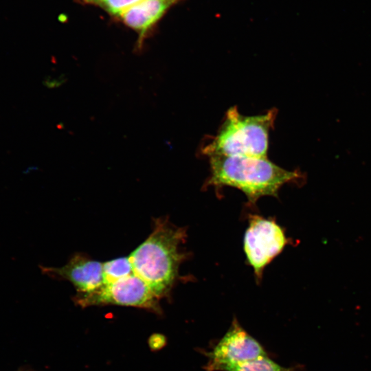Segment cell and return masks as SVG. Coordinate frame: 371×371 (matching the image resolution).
Returning <instances> with one entry per match:
<instances>
[{
    "instance_id": "cell-1",
    "label": "cell",
    "mask_w": 371,
    "mask_h": 371,
    "mask_svg": "<svg viewBox=\"0 0 371 371\" xmlns=\"http://www.w3.org/2000/svg\"><path fill=\"white\" fill-rule=\"evenodd\" d=\"M186 238V228L167 217L155 218L150 234L128 256L133 273L159 300L170 294L179 279L180 265L188 256L181 248Z\"/></svg>"
},
{
    "instance_id": "cell-2",
    "label": "cell",
    "mask_w": 371,
    "mask_h": 371,
    "mask_svg": "<svg viewBox=\"0 0 371 371\" xmlns=\"http://www.w3.org/2000/svg\"><path fill=\"white\" fill-rule=\"evenodd\" d=\"M209 158L210 175L204 186L237 188L245 194L251 205L262 196L278 197L280 189L286 183H299L304 179L298 170H286L267 157L213 155Z\"/></svg>"
},
{
    "instance_id": "cell-3",
    "label": "cell",
    "mask_w": 371,
    "mask_h": 371,
    "mask_svg": "<svg viewBox=\"0 0 371 371\" xmlns=\"http://www.w3.org/2000/svg\"><path fill=\"white\" fill-rule=\"evenodd\" d=\"M277 111L246 116L236 106L229 109L216 135L202 149L207 157L213 155L267 157L269 131Z\"/></svg>"
},
{
    "instance_id": "cell-4",
    "label": "cell",
    "mask_w": 371,
    "mask_h": 371,
    "mask_svg": "<svg viewBox=\"0 0 371 371\" xmlns=\"http://www.w3.org/2000/svg\"><path fill=\"white\" fill-rule=\"evenodd\" d=\"M243 238L246 260L260 282L265 267L289 245L284 229L273 218L257 214L249 215Z\"/></svg>"
},
{
    "instance_id": "cell-5",
    "label": "cell",
    "mask_w": 371,
    "mask_h": 371,
    "mask_svg": "<svg viewBox=\"0 0 371 371\" xmlns=\"http://www.w3.org/2000/svg\"><path fill=\"white\" fill-rule=\"evenodd\" d=\"M77 302L89 305H120L157 311L158 297L149 286L134 273L113 283L103 284L96 291L77 294Z\"/></svg>"
},
{
    "instance_id": "cell-6",
    "label": "cell",
    "mask_w": 371,
    "mask_h": 371,
    "mask_svg": "<svg viewBox=\"0 0 371 371\" xmlns=\"http://www.w3.org/2000/svg\"><path fill=\"white\" fill-rule=\"evenodd\" d=\"M267 356L262 345L234 318L230 327L207 353L206 371H223L227 366Z\"/></svg>"
},
{
    "instance_id": "cell-7",
    "label": "cell",
    "mask_w": 371,
    "mask_h": 371,
    "mask_svg": "<svg viewBox=\"0 0 371 371\" xmlns=\"http://www.w3.org/2000/svg\"><path fill=\"white\" fill-rule=\"evenodd\" d=\"M102 267L103 262L76 253L63 267H41V269L50 277L69 281L78 294H87L103 285Z\"/></svg>"
},
{
    "instance_id": "cell-8",
    "label": "cell",
    "mask_w": 371,
    "mask_h": 371,
    "mask_svg": "<svg viewBox=\"0 0 371 371\" xmlns=\"http://www.w3.org/2000/svg\"><path fill=\"white\" fill-rule=\"evenodd\" d=\"M183 0H142L120 17L123 23L139 34L137 48L141 49L152 27L173 5Z\"/></svg>"
},
{
    "instance_id": "cell-9",
    "label": "cell",
    "mask_w": 371,
    "mask_h": 371,
    "mask_svg": "<svg viewBox=\"0 0 371 371\" xmlns=\"http://www.w3.org/2000/svg\"><path fill=\"white\" fill-rule=\"evenodd\" d=\"M103 284L113 283L133 273L129 256L120 257L103 262Z\"/></svg>"
},
{
    "instance_id": "cell-10",
    "label": "cell",
    "mask_w": 371,
    "mask_h": 371,
    "mask_svg": "<svg viewBox=\"0 0 371 371\" xmlns=\"http://www.w3.org/2000/svg\"><path fill=\"white\" fill-rule=\"evenodd\" d=\"M223 371H295V368L283 367L269 359L268 356H262L227 366Z\"/></svg>"
},
{
    "instance_id": "cell-11",
    "label": "cell",
    "mask_w": 371,
    "mask_h": 371,
    "mask_svg": "<svg viewBox=\"0 0 371 371\" xmlns=\"http://www.w3.org/2000/svg\"><path fill=\"white\" fill-rule=\"evenodd\" d=\"M85 3L97 5L110 14L120 16L142 0H82Z\"/></svg>"
},
{
    "instance_id": "cell-12",
    "label": "cell",
    "mask_w": 371,
    "mask_h": 371,
    "mask_svg": "<svg viewBox=\"0 0 371 371\" xmlns=\"http://www.w3.org/2000/svg\"><path fill=\"white\" fill-rule=\"evenodd\" d=\"M166 344L165 337L159 334H155L150 337V345L153 349H159Z\"/></svg>"
}]
</instances>
